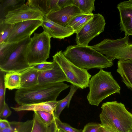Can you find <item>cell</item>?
<instances>
[{"instance_id": "obj_1", "label": "cell", "mask_w": 132, "mask_h": 132, "mask_svg": "<svg viewBox=\"0 0 132 132\" xmlns=\"http://www.w3.org/2000/svg\"><path fill=\"white\" fill-rule=\"evenodd\" d=\"M100 118L102 127L111 132H128L132 127V114L124 104L117 101L108 102L101 107Z\"/></svg>"}, {"instance_id": "obj_2", "label": "cell", "mask_w": 132, "mask_h": 132, "mask_svg": "<svg viewBox=\"0 0 132 132\" xmlns=\"http://www.w3.org/2000/svg\"><path fill=\"white\" fill-rule=\"evenodd\" d=\"M63 53L68 60L76 65L87 70L94 68H106L113 64L112 61L91 46L77 44L70 45Z\"/></svg>"}, {"instance_id": "obj_3", "label": "cell", "mask_w": 132, "mask_h": 132, "mask_svg": "<svg viewBox=\"0 0 132 132\" xmlns=\"http://www.w3.org/2000/svg\"><path fill=\"white\" fill-rule=\"evenodd\" d=\"M69 86L62 82L20 88L15 92L14 100L19 105L55 101L60 93Z\"/></svg>"}, {"instance_id": "obj_4", "label": "cell", "mask_w": 132, "mask_h": 132, "mask_svg": "<svg viewBox=\"0 0 132 132\" xmlns=\"http://www.w3.org/2000/svg\"><path fill=\"white\" fill-rule=\"evenodd\" d=\"M87 99L90 104L98 106L103 100L115 93H120L121 87L111 73L100 69L89 82Z\"/></svg>"}, {"instance_id": "obj_5", "label": "cell", "mask_w": 132, "mask_h": 132, "mask_svg": "<svg viewBox=\"0 0 132 132\" xmlns=\"http://www.w3.org/2000/svg\"><path fill=\"white\" fill-rule=\"evenodd\" d=\"M128 37L125 35L115 40L105 39L91 46L112 61L116 59L121 61L132 60V43Z\"/></svg>"}, {"instance_id": "obj_6", "label": "cell", "mask_w": 132, "mask_h": 132, "mask_svg": "<svg viewBox=\"0 0 132 132\" xmlns=\"http://www.w3.org/2000/svg\"><path fill=\"white\" fill-rule=\"evenodd\" d=\"M53 57L65 75L67 82L82 89L89 87L91 75L87 70L79 68L71 62L65 57L62 51L57 52Z\"/></svg>"}, {"instance_id": "obj_7", "label": "cell", "mask_w": 132, "mask_h": 132, "mask_svg": "<svg viewBox=\"0 0 132 132\" xmlns=\"http://www.w3.org/2000/svg\"><path fill=\"white\" fill-rule=\"evenodd\" d=\"M51 38L44 31L35 33L26 49L27 60L30 67L46 62L49 57Z\"/></svg>"}, {"instance_id": "obj_8", "label": "cell", "mask_w": 132, "mask_h": 132, "mask_svg": "<svg viewBox=\"0 0 132 132\" xmlns=\"http://www.w3.org/2000/svg\"><path fill=\"white\" fill-rule=\"evenodd\" d=\"M29 37L17 43L5 61L0 65V70L6 73L21 72L30 67L26 56L27 47L30 39Z\"/></svg>"}, {"instance_id": "obj_9", "label": "cell", "mask_w": 132, "mask_h": 132, "mask_svg": "<svg viewBox=\"0 0 132 132\" xmlns=\"http://www.w3.org/2000/svg\"><path fill=\"white\" fill-rule=\"evenodd\" d=\"M105 24L102 15L94 14L93 18L76 33L77 45L88 46L91 40L104 31Z\"/></svg>"}, {"instance_id": "obj_10", "label": "cell", "mask_w": 132, "mask_h": 132, "mask_svg": "<svg viewBox=\"0 0 132 132\" xmlns=\"http://www.w3.org/2000/svg\"><path fill=\"white\" fill-rule=\"evenodd\" d=\"M44 15L39 10L24 4L9 12L4 20L6 22L12 24L33 20L42 21Z\"/></svg>"}, {"instance_id": "obj_11", "label": "cell", "mask_w": 132, "mask_h": 132, "mask_svg": "<svg viewBox=\"0 0 132 132\" xmlns=\"http://www.w3.org/2000/svg\"><path fill=\"white\" fill-rule=\"evenodd\" d=\"M42 23V21L33 20L21 22L14 24L13 28L5 43H17L31 34Z\"/></svg>"}, {"instance_id": "obj_12", "label": "cell", "mask_w": 132, "mask_h": 132, "mask_svg": "<svg viewBox=\"0 0 132 132\" xmlns=\"http://www.w3.org/2000/svg\"><path fill=\"white\" fill-rule=\"evenodd\" d=\"M41 26L44 31L51 38L63 39L75 33L72 27L60 25L48 18L44 15Z\"/></svg>"}, {"instance_id": "obj_13", "label": "cell", "mask_w": 132, "mask_h": 132, "mask_svg": "<svg viewBox=\"0 0 132 132\" xmlns=\"http://www.w3.org/2000/svg\"><path fill=\"white\" fill-rule=\"evenodd\" d=\"M82 14L79 9L73 5L45 15L48 18L62 26H66L75 16Z\"/></svg>"}, {"instance_id": "obj_14", "label": "cell", "mask_w": 132, "mask_h": 132, "mask_svg": "<svg viewBox=\"0 0 132 132\" xmlns=\"http://www.w3.org/2000/svg\"><path fill=\"white\" fill-rule=\"evenodd\" d=\"M117 8L119 13L121 32L124 31L126 36H132V4L123 1L119 3Z\"/></svg>"}, {"instance_id": "obj_15", "label": "cell", "mask_w": 132, "mask_h": 132, "mask_svg": "<svg viewBox=\"0 0 132 132\" xmlns=\"http://www.w3.org/2000/svg\"><path fill=\"white\" fill-rule=\"evenodd\" d=\"M54 65L53 69L44 71H39L38 84L63 82L67 79L65 75L58 63L53 60Z\"/></svg>"}, {"instance_id": "obj_16", "label": "cell", "mask_w": 132, "mask_h": 132, "mask_svg": "<svg viewBox=\"0 0 132 132\" xmlns=\"http://www.w3.org/2000/svg\"><path fill=\"white\" fill-rule=\"evenodd\" d=\"M58 0H28L27 5L36 9L46 15L60 9L58 5Z\"/></svg>"}, {"instance_id": "obj_17", "label": "cell", "mask_w": 132, "mask_h": 132, "mask_svg": "<svg viewBox=\"0 0 132 132\" xmlns=\"http://www.w3.org/2000/svg\"><path fill=\"white\" fill-rule=\"evenodd\" d=\"M58 103L59 101H55L23 105L17 107H11V108L17 112L25 111H42L54 114V112Z\"/></svg>"}, {"instance_id": "obj_18", "label": "cell", "mask_w": 132, "mask_h": 132, "mask_svg": "<svg viewBox=\"0 0 132 132\" xmlns=\"http://www.w3.org/2000/svg\"><path fill=\"white\" fill-rule=\"evenodd\" d=\"M117 71L126 86L132 90V60H118Z\"/></svg>"}, {"instance_id": "obj_19", "label": "cell", "mask_w": 132, "mask_h": 132, "mask_svg": "<svg viewBox=\"0 0 132 132\" xmlns=\"http://www.w3.org/2000/svg\"><path fill=\"white\" fill-rule=\"evenodd\" d=\"M21 73L20 88H29L38 84L39 71L30 67Z\"/></svg>"}, {"instance_id": "obj_20", "label": "cell", "mask_w": 132, "mask_h": 132, "mask_svg": "<svg viewBox=\"0 0 132 132\" xmlns=\"http://www.w3.org/2000/svg\"><path fill=\"white\" fill-rule=\"evenodd\" d=\"M25 0H0V20H4L8 13L24 4Z\"/></svg>"}, {"instance_id": "obj_21", "label": "cell", "mask_w": 132, "mask_h": 132, "mask_svg": "<svg viewBox=\"0 0 132 132\" xmlns=\"http://www.w3.org/2000/svg\"><path fill=\"white\" fill-rule=\"evenodd\" d=\"M33 122V119L24 122H10V127L0 130V132H31Z\"/></svg>"}, {"instance_id": "obj_22", "label": "cell", "mask_w": 132, "mask_h": 132, "mask_svg": "<svg viewBox=\"0 0 132 132\" xmlns=\"http://www.w3.org/2000/svg\"><path fill=\"white\" fill-rule=\"evenodd\" d=\"M21 72H12L6 73L4 80L6 88L9 90L21 88Z\"/></svg>"}, {"instance_id": "obj_23", "label": "cell", "mask_w": 132, "mask_h": 132, "mask_svg": "<svg viewBox=\"0 0 132 132\" xmlns=\"http://www.w3.org/2000/svg\"><path fill=\"white\" fill-rule=\"evenodd\" d=\"M70 90L68 95L63 99L59 101V103L54 112L55 117L59 118L60 115L66 106L69 108L70 103L74 94L79 88L76 86L71 84Z\"/></svg>"}, {"instance_id": "obj_24", "label": "cell", "mask_w": 132, "mask_h": 132, "mask_svg": "<svg viewBox=\"0 0 132 132\" xmlns=\"http://www.w3.org/2000/svg\"><path fill=\"white\" fill-rule=\"evenodd\" d=\"M95 0H73V5L78 7L82 14H90L95 10Z\"/></svg>"}, {"instance_id": "obj_25", "label": "cell", "mask_w": 132, "mask_h": 132, "mask_svg": "<svg viewBox=\"0 0 132 132\" xmlns=\"http://www.w3.org/2000/svg\"><path fill=\"white\" fill-rule=\"evenodd\" d=\"M17 43L5 42L0 44V65L7 59L15 48Z\"/></svg>"}, {"instance_id": "obj_26", "label": "cell", "mask_w": 132, "mask_h": 132, "mask_svg": "<svg viewBox=\"0 0 132 132\" xmlns=\"http://www.w3.org/2000/svg\"><path fill=\"white\" fill-rule=\"evenodd\" d=\"M14 25L6 22L4 20H0V44L6 42Z\"/></svg>"}, {"instance_id": "obj_27", "label": "cell", "mask_w": 132, "mask_h": 132, "mask_svg": "<svg viewBox=\"0 0 132 132\" xmlns=\"http://www.w3.org/2000/svg\"><path fill=\"white\" fill-rule=\"evenodd\" d=\"M33 124L31 132H47L48 126L44 123L34 112Z\"/></svg>"}, {"instance_id": "obj_28", "label": "cell", "mask_w": 132, "mask_h": 132, "mask_svg": "<svg viewBox=\"0 0 132 132\" xmlns=\"http://www.w3.org/2000/svg\"><path fill=\"white\" fill-rule=\"evenodd\" d=\"M5 72L0 70V112L2 111L6 103L5 96L6 90L4 77Z\"/></svg>"}, {"instance_id": "obj_29", "label": "cell", "mask_w": 132, "mask_h": 132, "mask_svg": "<svg viewBox=\"0 0 132 132\" xmlns=\"http://www.w3.org/2000/svg\"><path fill=\"white\" fill-rule=\"evenodd\" d=\"M38 115L41 121L47 126H49L54 121V114L44 111H34Z\"/></svg>"}, {"instance_id": "obj_30", "label": "cell", "mask_w": 132, "mask_h": 132, "mask_svg": "<svg viewBox=\"0 0 132 132\" xmlns=\"http://www.w3.org/2000/svg\"><path fill=\"white\" fill-rule=\"evenodd\" d=\"M54 122L57 128L60 129L65 132H82V130L74 128L69 125L62 122L59 118L55 117Z\"/></svg>"}, {"instance_id": "obj_31", "label": "cell", "mask_w": 132, "mask_h": 132, "mask_svg": "<svg viewBox=\"0 0 132 132\" xmlns=\"http://www.w3.org/2000/svg\"><path fill=\"white\" fill-rule=\"evenodd\" d=\"M54 63L52 62H44L35 64L30 67L39 71H46L53 68Z\"/></svg>"}, {"instance_id": "obj_32", "label": "cell", "mask_w": 132, "mask_h": 132, "mask_svg": "<svg viewBox=\"0 0 132 132\" xmlns=\"http://www.w3.org/2000/svg\"><path fill=\"white\" fill-rule=\"evenodd\" d=\"M93 13L88 15L72 26L71 27L74 30L75 33H76L80 28L90 20L93 18Z\"/></svg>"}, {"instance_id": "obj_33", "label": "cell", "mask_w": 132, "mask_h": 132, "mask_svg": "<svg viewBox=\"0 0 132 132\" xmlns=\"http://www.w3.org/2000/svg\"><path fill=\"white\" fill-rule=\"evenodd\" d=\"M101 126V123H89L84 127L82 132H98Z\"/></svg>"}, {"instance_id": "obj_34", "label": "cell", "mask_w": 132, "mask_h": 132, "mask_svg": "<svg viewBox=\"0 0 132 132\" xmlns=\"http://www.w3.org/2000/svg\"><path fill=\"white\" fill-rule=\"evenodd\" d=\"M12 111L10 110L7 104L5 103L2 111L0 112V119H6L10 116Z\"/></svg>"}, {"instance_id": "obj_35", "label": "cell", "mask_w": 132, "mask_h": 132, "mask_svg": "<svg viewBox=\"0 0 132 132\" xmlns=\"http://www.w3.org/2000/svg\"><path fill=\"white\" fill-rule=\"evenodd\" d=\"M88 15V14H81L75 16L70 21L68 24L66 26L71 27L83 18Z\"/></svg>"}, {"instance_id": "obj_36", "label": "cell", "mask_w": 132, "mask_h": 132, "mask_svg": "<svg viewBox=\"0 0 132 132\" xmlns=\"http://www.w3.org/2000/svg\"><path fill=\"white\" fill-rule=\"evenodd\" d=\"M58 5L60 9L73 5V0H58Z\"/></svg>"}, {"instance_id": "obj_37", "label": "cell", "mask_w": 132, "mask_h": 132, "mask_svg": "<svg viewBox=\"0 0 132 132\" xmlns=\"http://www.w3.org/2000/svg\"><path fill=\"white\" fill-rule=\"evenodd\" d=\"M10 126V122L6 119H0V130L4 129Z\"/></svg>"}, {"instance_id": "obj_38", "label": "cell", "mask_w": 132, "mask_h": 132, "mask_svg": "<svg viewBox=\"0 0 132 132\" xmlns=\"http://www.w3.org/2000/svg\"><path fill=\"white\" fill-rule=\"evenodd\" d=\"M56 127L54 122L48 126L47 132H56Z\"/></svg>"}, {"instance_id": "obj_39", "label": "cell", "mask_w": 132, "mask_h": 132, "mask_svg": "<svg viewBox=\"0 0 132 132\" xmlns=\"http://www.w3.org/2000/svg\"><path fill=\"white\" fill-rule=\"evenodd\" d=\"M98 132H107V131L101 126L99 129Z\"/></svg>"}, {"instance_id": "obj_40", "label": "cell", "mask_w": 132, "mask_h": 132, "mask_svg": "<svg viewBox=\"0 0 132 132\" xmlns=\"http://www.w3.org/2000/svg\"><path fill=\"white\" fill-rule=\"evenodd\" d=\"M56 132H65L60 129H58V128H57L56 130Z\"/></svg>"}, {"instance_id": "obj_41", "label": "cell", "mask_w": 132, "mask_h": 132, "mask_svg": "<svg viewBox=\"0 0 132 132\" xmlns=\"http://www.w3.org/2000/svg\"><path fill=\"white\" fill-rule=\"evenodd\" d=\"M127 1L128 2L132 4V0H129Z\"/></svg>"}, {"instance_id": "obj_42", "label": "cell", "mask_w": 132, "mask_h": 132, "mask_svg": "<svg viewBox=\"0 0 132 132\" xmlns=\"http://www.w3.org/2000/svg\"><path fill=\"white\" fill-rule=\"evenodd\" d=\"M128 132H132V127Z\"/></svg>"}, {"instance_id": "obj_43", "label": "cell", "mask_w": 132, "mask_h": 132, "mask_svg": "<svg viewBox=\"0 0 132 132\" xmlns=\"http://www.w3.org/2000/svg\"><path fill=\"white\" fill-rule=\"evenodd\" d=\"M106 131H107V132H111V131H107V130H106Z\"/></svg>"}]
</instances>
